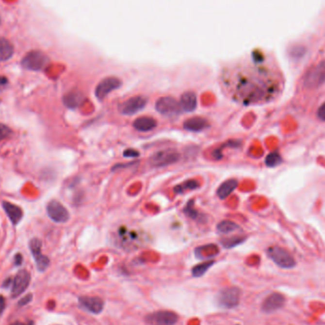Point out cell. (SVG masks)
I'll use <instances>...</instances> for the list:
<instances>
[{
  "label": "cell",
  "mask_w": 325,
  "mask_h": 325,
  "mask_svg": "<svg viewBox=\"0 0 325 325\" xmlns=\"http://www.w3.org/2000/svg\"><path fill=\"white\" fill-rule=\"evenodd\" d=\"M223 84L233 99L244 105L269 102L279 92V81L257 62L254 66H237L226 70Z\"/></svg>",
  "instance_id": "1"
},
{
  "label": "cell",
  "mask_w": 325,
  "mask_h": 325,
  "mask_svg": "<svg viewBox=\"0 0 325 325\" xmlns=\"http://www.w3.org/2000/svg\"><path fill=\"white\" fill-rule=\"evenodd\" d=\"M49 61V57L41 50H32L24 56L21 65L26 70L38 71L43 70Z\"/></svg>",
  "instance_id": "2"
},
{
  "label": "cell",
  "mask_w": 325,
  "mask_h": 325,
  "mask_svg": "<svg viewBox=\"0 0 325 325\" xmlns=\"http://www.w3.org/2000/svg\"><path fill=\"white\" fill-rule=\"evenodd\" d=\"M325 83V60L309 70L303 80V85L307 89H318Z\"/></svg>",
  "instance_id": "3"
},
{
  "label": "cell",
  "mask_w": 325,
  "mask_h": 325,
  "mask_svg": "<svg viewBox=\"0 0 325 325\" xmlns=\"http://www.w3.org/2000/svg\"><path fill=\"white\" fill-rule=\"evenodd\" d=\"M267 256L281 268H292L296 261L287 250L279 246H271L267 249Z\"/></svg>",
  "instance_id": "4"
},
{
  "label": "cell",
  "mask_w": 325,
  "mask_h": 325,
  "mask_svg": "<svg viewBox=\"0 0 325 325\" xmlns=\"http://www.w3.org/2000/svg\"><path fill=\"white\" fill-rule=\"evenodd\" d=\"M241 294V290L238 287H229L223 289L217 295V303L223 308L231 309L239 305Z\"/></svg>",
  "instance_id": "5"
},
{
  "label": "cell",
  "mask_w": 325,
  "mask_h": 325,
  "mask_svg": "<svg viewBox=\"0 0 325 325\" xmlns=\"http://www.w3.org/2000/svg\"><path fill=\"white\" fill-rule=\"evenodd\" d=\"M155 109L159 114L167 117L177 116L182 111L178 101L168 96L159 98L155 103Z\"/></svg>",
  "instance_id": "6"
},
{
  "label": "cell",
  "mask_w": 325,
  "mask_h": 325,
  "mask_svg": "<svg viewBox=\"0 0 325 325\" xmlns=\"http://www.w3.org/2000/svg\"><path fill=\"white\" fill-rule=\"evenodd\" d=\"M180 154L174 150H161L152 154L149 158V163L154 167H162L178 162Z\"/></svg>",
  "instance_id": "7"
},
{
  "label": "cell",
  "mask_w": 325,
  "mask_h": 325,
  "mask_svg": "<svg viewBox=\"0 0 325 325\" xmlns=\"http://www.w3.org/2000/svg\"><path fill=\"white\" fill-rule=\"evenodd\" d=\"M147 104V99L145 96L138 95L131 97L119 106V112L124 115H133L142 111Z\"/></svg>",
  "instance_id": "8"
},
{
  "label": "cell",
  "mask_w": 325,
  "mask_h": 325,
  "mask_svg": "<svg viewBox=\"0 0 325 325\" xmlns=\"http://www.w3.org/2000/svg\"><path fill=\"white\" fill-rule=\"evenodd\" d=\"M47 213L53 222L58 224H64L70 219L69 211L61 203L55 200H52L48 204Z\"/></svg>",
  "instance_id": "9"
},
{
  "label": "cell",
  "mask_w": 325,
  "mask_h": 325,
  "mask_svg": "<svg viewBox=\"0 0 325 325\" xmlns=\"http://www.w3.org/2000/svg\"><path fill=\"white\" fill-rule=\"evenodd\" d=\"M122 86V82L115 77H108L103 79L95 89V96L99 101H103L110 93Z\"/></svg>",
  "instance_id": "10"
},
{
  "label": "cell",
  "mask_w": 325,
  "mask_h": 325,
  "mask_svg": "<svg viewBox=\"0 0 325 325\" xmlns=\"http://www.w3.org/2000/svg\"><path fill=\"white\" fill-rule=\"evenodd\" d=\"M41 246H42V243L37 238H33L30 242V249L35 260L36 267L40 272H43L49 265V259L47 256L42 254Z\"/></svg>",
  "instance_id": "11"
},
{
  "label": "cell",
  "mask_w": 325,
  "mask_h": 325,
  "mask_svg": "<svg viewBox=\"0 0 325 325\" xmlns=\"http://www.w3.org/2000/svg\"><path fill=\"white\" fill-rule=\"evenodd\" d=\"M146 322L152 325H174L178 322V316L171 311H157L148 315Z\"/></svg>",
  "instance_id": "12"
},
{
  "label": "cell",
  "mask_w": 325,
  "mask_h": 325,
  "mask_svg": "<svg viewBox=\"0 0 325 325\" xmlns=\"http://www.w3.org/2000/svg\"><path fill=\"white\" fill-rule=\"evenodd\" d=\"M31 281V275L27 270H20L13 279L12 297L16 298L26 291Z\"/></svg>",
  "instance_id": "13"
},
{
  "label": "cell",
  "mask_w": 325,
  "mask_h": 325,
  "mask_svg": "<svg viewBox=\"0 0 325 325\" xmlns=\"http://www.w3.org/2000/svg\"><path fill=\"white\" fill-rule=\"evenodd\" d=\"M80 305L93 314H99L104 309V302L97 297H80Z\"/></svg>",
  "instance_id": "14"
},
{
  "label": "cell",
  "mask_w": 325,
  "mask_h": 325,
  "mask_svg": "<svg viewBox=\"0 0 325 325\" xmlns=\"http://www.w3.org/2000/svg\"><path fill=\"white\" fill-rule=\"evenodd\" d=\"M284 301H285V299L281 294L273 293V294L269 295L264 300V302L262 303V306H261V309L265 313L274 312V311L279 309L280 307H282Z\"/></svg>",
  "instance_id": "15"
},
{
  "label": "cell",
  "mask_w": 325,
  "mask_h": 325,
  "mask_svg": "<svg viewBox=\"0 0 325 325\" xmlns=\"http://www.w3.org/2000/svg\"><path fill=\"white\" fill-rule=\"evenodd\" d=\"M2 207L4 211L6 212L8 218L10 219V221L12 222V224L14 226H16L19 224V222L21 221L22 217H23V211L22 209H20L19 207H17L16 205H14L10 202H3Z\"/></svg>",
  "instance_id": "16"
},
{
  "label": "cell",
  "mask_w": 325,
  "mask_h": 325,
  "mask_svg": "<svg viewBox=\"0 0 325 325\" xmlns=\"http://www.w3.org/2000/svg\"><path fill=\"white\" fill-rule=\"evenodd\" d=\"M209 127V122L204 117L195 116L189 118L184 122V128L188 131L198 132Z\"/></svg>",
  "instance_id": "17"
},
{
  "label": "cell",
  "mask_w": 325,
  "mask_h": 325,
  "mask_svg": "<svg viewBox=\"0 0 325 325\" xmlns=\"http://www.w3.org/2000/svg\"><path fill=\"white\" fill-rule=\"evenodd\" d=\"M85 101V95L81 92L72 91L67 93L63 97V104L71 110L77 109L80 107Z\"/></svg>",
  "instance_id": "18"
},
{
  "label": "cell",
  "mask_w": 325,
  "mask_h": 325,
  "mask_svg": "<svg viewBox=\"0 0 325 325\" xmlns=\"http://www.w3.org/2000/svg\"><path fill=\"white\" fill-rule=\"evenodd\" d=\"M135 130L141 132H147L157 127V121L150 116L138 117L133 122Z\"/></svg>",
  "instance_id": "19"
},
{
  "label": "cell",
  "mask_w": 325,
  "mask_h": 325,
  "mask_svg": "<svg viewBox=\"0 0 325 325\" xmlns=\"http://www.w3.org/2000/svg\"><path fill=\"white\" fill-rule=\"evenodd\" d=\"M180 106L186 113L194 112L197 108V96L192 92H186L181 96Z\"/></svg>",
  "instance_id": "20"
},
{
  "label": "cell",
  "mask_w": 325,
  "mask_h": 325,
  "mask_svg": "<svg viewBox=\"0 0 325 325\" xmlns=\"http://www.w3.org/2000/svg\"><path fill=\"white\" fill-rule=\"evenodd\" d=\"M238 186V181L236 179H229L224 182L217 189V195L220 199L224 200L228 198Z\"/></svg>",
  "instance_id": "21"
},
{
  "label": "cell",
  "mask_w": 325,
  "mask_h": 325,
  "mask_svg": "<svg viewBox=\"0 0 325 325\" xmlns=\"http://www.w3.org/2000/svg\"><path fill=\"white\" fill-rule=\"evenodd\" d=\"M14 52L15 49L13 44L8 39L0 37V61H8L13 57Z\"/></svg>",
  "instance_id": "22"
},
{
  "label": "cell",
  "mask_w": 325,
  "mask_h": 325,
  "mask_svg": "<svg viewBox=\"0 0 325 325\" xmlns=\"http://www.w3.org/2000/svg\"><path fill=\"white\" fill-rule=\"evenodd\" d=\"M200 186V184L196 180H188L185 183L178 185L174 187V192L176 194H183L185 191H189V190H194Z\"/></svg>",
  "instance_id": "23"
},
{
  "label": "cell",
  "mask_w": 325,
  "mask_h": 325,
  "mask_svg": "<svg viewBox=\"0 0 325 325\" xmlns=\"http://www.w3.org/2000/svg\"><path fill=\"white\" fill-rule=\"evenodd\" d=\"M238 229H240V227L237 224L230 222V221L221 222L217 226V230H218V232L221 233V234H229V233L234 232Z\"/></svg>",
  "instance_id": "24"
},
{
  "label": "cell",
  "mask_w": 325,
  "mask_h": 325,
  "mask_svg": "<svg viewBox=\"0 0 325 325\" xmlns=\"http://www.w3.org/2000/svg\"><path fill=\"white\" fill-rule=\"evenodd\" d=\"M213 264H214V261H213V260H209V261H206V262L197 264V265L194 266V267L192 268V270H191L192 276H193V277H196V278L202 277L203 275H205V273L209 270V268H210Z\"/></svg>",
  "instance_id": "25"
},
{
  "label": "cell",
  "mask_w": 325,
  "mask_h": 325,
  "mask_svg": "<svg viewBox=\"0 0 325 325\" xmlns=\"http://www.w3.org/2000/svg\"><path fill=\"white\" fill-rule=\"evenodd\" d=\"M281 157L278 152H272L269 153L265 159V164L269 167H274L281 163Z\"/></svg>",
  "instance_id": "26"
},
{
  "label": "cell",
  "mask_w": 325,
  "mask_h": 325,
  "mask_svg": "<svg viewBox=\"0 0 325 325\" xmlns=\"http://www.w3.org/2000/svg\"><path fill=\"white\" fill-rule=\"evenodd\" d=\"M243 242H244V239H242V238H233L230 240L223 241L222 244L226 248H231V247H234V246L242 244Z\"/></svg>",
  "instance_id": "27"
},
{
  "label": "cell",
  "mask_w": 325,
  "mask_h": 325,
  "mask_svg": "<svg viewBox=\"0 0 325 325\" xmlns=\"http://www.w3.org/2000/svg\"><path fill=\"white\" fill-rule=\"evenodd\" d=\"M11 133H12V130H10L9 127L5 126L4 124H0V141L9 137Z\"/></svg>",
  "instance_id": "28"
},
{
  "label": "cell",
  "mask_w": 325,
  "mask_h": 325,
  "mask_svg": "<svg viewBox=\"0 0 325 325\" xmlns=\"http://www.w3.org/2000/svg\"><path fill=\"white\" fill-rule=\"evenodd\" d=\"M32 301V294H28V295L24 296L23 298L18 302V305L19 306H25V305L29 304Z\"/></svg>",
  "instance_id": "29"
},
{
  "label": "cell",
  "mask_w": 325,
  "mask_h": 325,
  "mask_svg": "<svg viewBox=\"0 0 325 325\" xmlns=\"http://www.w3.org/2000/svg\"><path fill=\"white\" fill-rule=\"evenodd\" d=\"M125 157H137L139 156V152L134 149H127L124 151Z\"/></svg>",
  "instance_id": "30"
},
{
  "label": "cell",
  "mask_w": 325,
  "mask_h": 325,
  "mask_svg": "<svg viewBox=\"0 0 325 325\" xmlns=\"http://www.w3.org/2000/svg\"><path fill=\"white\" fill-rule=\"evenodd\" d=\"M317 115H318V118L321 119L322 121H325V103H324V104L320 107V109L318 110V114H317Z\"/></svg>",
  "instance_id": "31"
},
{
  "label": "cell",
  "mask_w": 325,
  "mask_h": 325,
  "mask_svg": "<svg viewBox=\"0 0 325 325\" xmlns=\"http://www.w3.org/2000/svg\"><path fill=\"white\" fill-rule=\"evenodd\" d=\"M22 262H23V256L19 254V253L15 256V263H16V265H21Z\"/></svg>",
  "instance_id": "32"
},
{
  "label": "cell",
  "mask_w": 325,
  "mask_h": 325,
  "mask_svg": "<svg viewBox=\"0 0 325 325\" xmlns=\"http://www.w3.org/2000/svg\"><path fill=\"white\" fill-rule=\"evenodd\" d=\"M5 306H6V303H5V299H4L2 296H0V315L2 314L3 310L5 309Z\"/></svg>",
  "instance_id": "33"
},
{
  "label": "cell",
  "mask_w": 325,
  "mask_h": 325,
  "mask_svg": "<svg viewBox=\"0 0 325 325\" xmlns=\"http://www.w3.org/2000/svg\"><path fill=\"white\" fill-rule=\"evenodd\" d=\"M7 83H8V79H7L6 77L0 75V86H4V85H6Z\"/></svg>",
  "instance_id": "34"
},
{
  "label": "cell",
  "mask_w": 325,
  "mask_h": 325,
  "mask_svg": "<svg viewBox=\"0 0 325 325\" xmlns=\"http://www.w3.org/2000/svg\"><path fill=\"white\" fill-rule=\"evenodd\" d=\"M11 284H13V279H6L5 281H4V283H3V286L4 287H9Z\"/></svg>",
  "instance_id": "35"
},
{
  "label": "cell",
  "mask_w": 325,
  "mask_h": 325,
  "mask_svg": "<svg viewBox=\"0 0 325 325\" xmlns=\"http://www.w3.org/2000/svg\"><path fill=\"white\" fill-rule=\"evenodd\" d=\"M11 325H25L24 324H22V323H20V322H16V323H14V324H12ZM33 325V323L32 322H31L29 325Z\"/></svg>",
  "instance_id": "36"
}]
</instances>
